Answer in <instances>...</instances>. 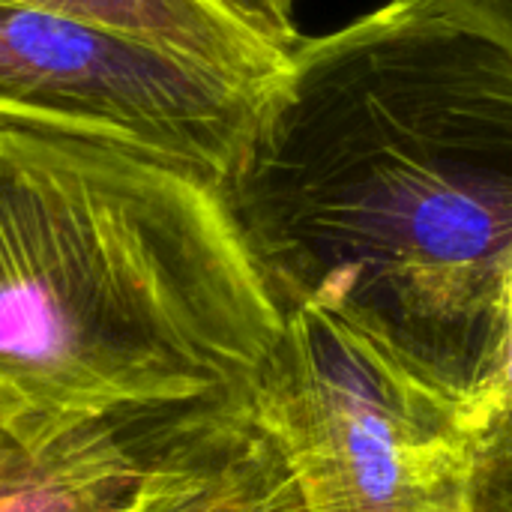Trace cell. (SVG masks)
I'll use <instances>...</instances> for the list:
<instances>
[{
	"instance_id": "2",
	"label": "cell",
	"mask_w": 512,
	"mask_h": 512,
	"mask_svg": "<svg viewBox=\"0 0 512 512\" xmlns=\"http://www.w3.org/2000/svg\"><path fill=\"white\" fill-rule=\"evenodd\" d=\"M282 321L213 183L0 120V441L39 456L243 381Z\"/></svg>"
},
{
	"instance_id": "3",
	"label": "cell",
	"mask_w": 512,
	"mask_h": 512,
	"mask_svg": "<svg viewBox=\"0 0 512 512\" xmlns=\"http://www.w3.org/2000/svg\"><path fill=\"white\" fill-rule=\"evenodd\" d=\"M252 384L309 512H471L465 408L333 315L285 309Z\"/></svg>"
},
{
	"instance_id": "10",
	"label": "cell",
	"mask_w": 512,
	"mask_h": 512,
	"mask_svg": "<svg viewBox=\"0 0 512 512\" xmlns=\"http://www.w3.org/2000/svg\"><path fill=\"white\" fill-rule=\"evenodd\" d=\"M462 27L512 60V0H438Z\"/></svg>"
},
{
	"instance_id": "5",
	"label": "cell",
	"mask_w": 512,
	"mask_h": 512,
	"mask_svg": "<svg viewBox=\"0 0 512 512\" xmlns=\"http://www.w3.org/2000/svg\"><path fill=\"white\" fill-rule=\"evenodd\" d=\"M129 512H309L285 438L252 375L129 420Z\"/></svg>"
},
{
	"instance_id": "7",
	"label": "cell",
	"mask_w": 512,
	"mask_h": 512,
	"mask_svg": "<svg viewBox=\"0 0 512 512\" xmlns=\"http://www.w3.org/2000/svg\"><path fill=\"white\" fill-rule=\"evenodd\" d=\"M87 18L219 69L273 81L288 54L276 51L213 0H15Z\"/></svg>"
},
{
	"instance_id": "6",
	"label": "cell",
	"mask_w": 512,
	"mask_h": 512,
	"mask_svg": "<svg viewBox=\"0 0 512 512\" xmlns=\"http://www.w3.org/2000/svg\"><path fill=\"white\" fill-rule=\"evenodd\" d=\"M129 420L84 429L39 456L0 441V512H129Z\"/></svg>"
},
{
	"instance_id": "9",
	"label": "cell",
	"mask_w": 512,
	"mask_h": 512,
	"mask_svg": "<svg viewBox=\"0 0 512 512\" xmlns=\"http://www.w3.org/2000/svg\"><path fill=\"white\" fill-rule=\"evenodd\" d=\"M213 3L282 54H291L294 45L303 39L294 21L297 0H213Z\"/></svg>"
},
{
	"instance_id": "4",
	"label": "cell",
	"mask_w": 512,
	"mask_h": 512,
	"mask_svg": "<svg viewBox=\"0 0 512 512\" xmlns=\"http://www.w3.org/2000/svg\"><path fill=\"white\" fill-rule=\"evenodd\" d=\"M273 81L87 18L0 0V120L126 147L216 189Z\"/></svg>"
},
{
	"instance_id": "1",
	"label": "cell",
	"mask_w": 512,
	"mask_h": 512,
	"mask_svg": "<svg viewBox=\"0 0 512 512\" xmlns=\"http://www.w3.org/2000/svg\"><path fill=\"white\" fill-rule=\"evenodd\" d=\"M219 195L276 303L471 417L512 321V60L438 0L303 36Z\"/></svg>"
},
{
	"instance_id": "8",
	"label": "cell",
	"mask_w": 512,
	"mask_h": 512,
	"mask_svg": "<svg viewBox=\"0 0 512 512\" xmlns=\"http://www.w3.org/2000/svg\"><path fill=\"white\" fill-rule=\"evenodd\" d=\"M471 512H512V402L474 423Z\"/></svg>"
}]
</instances>
